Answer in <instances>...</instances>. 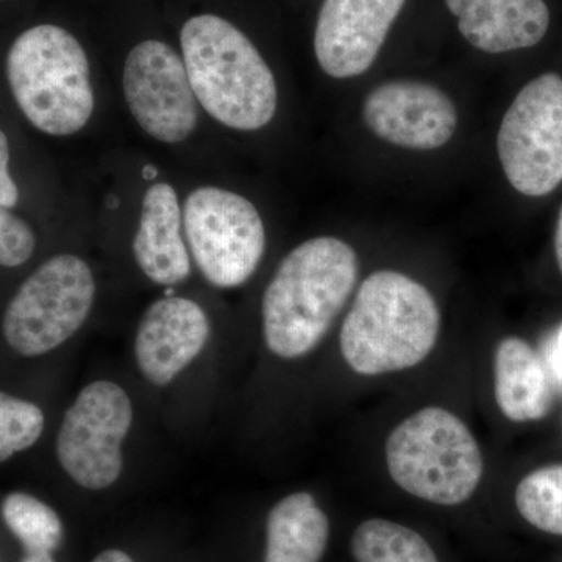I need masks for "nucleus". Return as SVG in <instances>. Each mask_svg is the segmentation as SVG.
I'll use <instances>...</instances> for the list:
<instances>
[{
	"label": "nucleus",
	"instance_id": "obj_2",
	"mask_svg": "<svg viewBox=\"0 0 562 562\" xmlns=\"http://www.w3.org/2000/svg\"><path fill=\"white\" fill-rule=\"evenodd\" d=\"M441 313L431 292L395 271L362 281L341 328L344 360L360 375L420 364L438 342Z\"/></svg>",
	"mask_w": 562,
	"mask_h": 562
},
{
	"label": "nucleus",
	"instance_id": "obj_27",
	"mask_svg": "<svg viewBox=\"0 0 562 562\" xmlns=\"http://www.w3.org/2000/svg\"><path fill=\"white\" fill-rule=\"evenodd\" d=\"M21 562H57L52 552H25Z\"/></svg>",
	"mask_w": 562,
	"mask_h": 562
},
{
	"label": "nucleus",
	"instance_id": "obj_8",
	"mask_svg": "<svg viewBox=\"0 0 562 562\" xmlns=\"http://www.w3.org/2000/svg\"><path fill=\"white\" fill-rule=\"evenodd\" d=\"M498 158L514 190L542 198L562 181V79L547 72L525 85L501 124Z\"/></svg>",
	"mask_w": 562,
	"mask_h": 562
},
{
	"label": "nucleus",
	"instance_id": "obj_19",
	"mask_svg": "<svg viewBox=\"0 0 562 562\" xmlns=\"http://www.w3.org/2000/svg\"><path fill=\"white\" fill-rule=\"evenodd\" d=\"M3 522L25 552H52L63 541L60 516L47 503L27 492H11L2 502Z\"/></svg>",
	"mask_w": 562,
	"mask_h": 562
},
{
	"label": "nucleus",
	"instance_id": "obj_17",
	"mask_svg": "<svg viewBox=\"0 0 562 562\" xmlns=\"http://www.w3.org/2000/svg\"><path fill=\"white\" fill-rule=\"evenodd\" d=\"M330 524L310 492H295L277 503L266 524L265 562H321Z\"/></svg>",
	"mask_w": 562,
	"mask_h": 562
},
{
	"label": "nucleus",
	"instance_id": "obj_4",
	"mask_svg": "<svg viewBox=\"0 0 562 562\" xmlns=\"http://www.w3.org/2000/svg\"><path fill=\"white\" fill-rule=\"evenodd\" d=\"M7 79L24 116L47 135H74L91 120L94 90L87 52L58 25H36L14 40Z\"/></svg>",
	"mask_w": 562,
	"mask_h": 562
},
{
	"label": "nucleus",
	"instance_id": "obj_11",
	"mask_svg": "<svg viewBox=\"0 0 562 562\" xmlns=\"http://www.w3.org/2000/svg\"><path fill=\"white\" fill-rule=\"evenodd\" d=\"M366 125L379 138L414 150H435L452 139L457 106L439 88L394 80L373 88L362 105Z\"/></svg>",
	"mask_w": 562,
	"mask_h": 562
},
{
	"label": "nucleus",
	"instance_id": "obj_18",
	"mask_svg": "<svg viewBox=\"0 0 562 562\" xmlns=\"http://www.w3.org/2000/svg\"><path fill=\"white\" fill-rule=\"evenodd\" d=\"M350 550L357 562H439L424 536L384 519L358 525L351 535Z\"/></svg>",
	"mask_w": 562,
	"mask_h": 562
},
{
	"label": "nucleus",
	"instance_id": "obj_1",
	"mask_svg": "<svg viewBox=\"0 0 562 562\" xmlns=\"http://www.w3.org/2000/svg\"><path fill=\"white\" fill-rule=\"evenodd\" d=\"M358 258L333 236L308 239L281 261L262 297L266 346L283 360L316 349L349 301Z\"/></svg>",
	"mask_w": 562,
	"mask_h": 562
},
{
	"label": "nucleus",
	"instance_id": "obj_20",
	"mask_svg": "<svg viewBox=\"0 0 562 562\" xmlns=\"http://www.w3.org/2000/svg\"><path fill=\"white\" fill-rule=\"evenodd\" d=\"M516 506L532 527L562 536V464L528 473L517 486Z\"/></svg>",
	"mask_w": 562,
	"mask_h": 562
},
{
	"label": "nucleus",
	"instance_id": "obj_23",
	"mask_svg": "<svg viewBox=\"0 0 562 562\" xmlns=\"http://www.w3.org/2000/svg\"><path fill=\"white\" fill-rule=\"evenodd\" d=\"M10 146L5 133L0 131V205L14 209L20 202V191L10 176Z\"/></svg>",
	"mask_w": 562,
	"mask_h": 562
},
{
	"label": "nucleus",
	"instance_id": "obj_14",
	"mask_svg": "<svg viewBox=\"0 0 562 562\" xmlns=\"http://www.w3.org/2000/svg\"><path fill=\"white\" fill-rule=\"evenodd\" d=\"M446 5L464 40L486 54L528 49L550 27L543 0H446Z\"/></svg>",
	"mask_w": 562,
	"mask_h": 562
},
{
	"label": "nucleus",
	"instance_id": "obj_28",
	"mask_svg": "<svg viewBox=\"0 0 562 562\" xmlns=\"http://www.w3.org/2000/svg\"><path fill=\"white\" fill-rule=\"evenodd\" d=\"M158 176V169L155 168V166L146 165L143 168V177L144 180H154L157 179Z\"/></svg>",
	"mask_w": 562,
	"mask_h": 562
},
{
	"label": "nucleus",
	"instance_id": "obj_25",
	"mask_svg": "<svg viewBox=\"0 0 562 562\" xmlns=\"http://www.w3.org/2000/svg\"><path fill=\"white\" fill-rule=\"evenodd\" d=\"M92 562H135L128 557L127 553L121 552V550H105L101 554L94 558Z\"/></svg>",
	"mask_w": 562,
	"mask_h": 562
},
{
	"label": "nucleus",
	"instance_id": "obj_21",
	"mask_svg": "<svg viewBox=\"0 0 562 562\" xmlns=\"http://www.w3.org/2000/svg\"><path fill=\"white\" fill-rule=\"evenodd\" d=\"M46 417L36 403L0 391V464L40 441Z\"/></svg>",
	"mask_w": 562,
	"mask_h": 562
},
{
	"label": "nucleus",
	"instance_id": "obj_3",
	"mask_svg": "<svg viewBox=\"0 0 562 562\" xmlns=\"http://www.w3.org/2000/svg\"><path fill=\"white\" fill-rule=\"evenodd\" d=\"M180 41L192 91L211 117L243 132L273 120L279 94L272 70L238 27L201 14L184 22Z\"/></svg>",
	"mask_w": 562,
	"mask_h": 562
},
{
	"label": "nucleus",
	"instance_id": "obj_12",
	"mask_svg": "<svg viewBox=\"0 0 562 562\" xmlns=\"http://www.w3.org/2000/svg\"><path fill=\"white\" fill-rule=\"evenodd\" d=\"M406 0H324L314 54L333 79L358 77L371 68Z\"/></svg>",
	"mask_w": 562,
	"mask_h": 562
},
{
	"label": "nucleus",
	"instance_id": "obj_13",
	"mask_svg": "<svg viewBox=\"0 0 562 562\" xmlns=\"http://www.w3.org/2000/svg\"><path fill=\"white\" fill-rule=\"evenodd\" d=\"M210 333L209 316L190 299L172 295L151 303L135 338L144 379L155 386L173 382L201 355Z\"/></svg>",
	"mask_w": 562,
	"mask_h": 562
},
{
	"label": "nucleus",
	"instance_id": "obj_6",
	"mask_svg": "<svg viewBox=\"0 0 562 562\" xmlns=\"http://www.w3.org/2000/svg\"><path fill=\"white\" fill-rule=\"evenodd\" d=\"M95 280L76 255L52 257L21 284L3 314V339L14 353L38 358L69 341L92 308Z\"/></svg>",
	"mask_w": 562,
	"mask_h": 562
},
{
	"label": "nucleus",
	"instance_id": "obj_24",
	"mask_svg": "<svg viewBox=\"0 0 562 562\" xmlns=\"http://www.w3.org/2000/svg\"><path fill=\"white\" fill-rule=\"evenodd\" d=\"M550 364L549 368L558 372V379L562 380V324L558 328L557 335L550 347Z\"/></svg>",
	"mask_w": 562,
	"mask_h": 562
},
{
	"label": "nucleus",
	"instance_id": "obj_15",
	"mask_svg": "<svg viewBox=\"0 0 562 562\" xmlns=\"http://www.w3.org/2000/svg\"><path fill=\"white\" fill-rule=\"evenodd\" d=\"M181 220L179 198L171 184H151L144 194L133 255L140 271L162 286H176L191 273Z\"/></svg>",
	"mask_w": 562,
	"mask_h": 562
},
{
	"label": "nucleus",
	"instance_id": "obj_22",
	"mask_svg": "<svg viewBox=\"0 0 562 562\" xmlns=\"http://www.w3.org/2000/svg\"><path fill=\"white\" fill-rule=\"evenodd\" d=\"M36 236L31 225L0 205V266L20 268L31 260Z\"/></svg>",
	"mask_w": 562,
	"mask_h": 562
},
{
	"label": "nucleus",
	"instance_id": "obj_29",
	"mask_svg": "<svg viewBox=\"0 0 562 562\" xmlns=\"http://www.w3.org/2000/svg\"><path fill=\"white\" fill-rule=\"evenodd\" d=\"M106 205H109L111 210H114L120 206V201H117V198H114V195H110V198L106 199Z\"/></svg>",
	"mask_w": 562,
	"mask_h": 562
},
{
	"label": "nucleus",
	"instance_id": "obj_10",
	"mask_svg": "<svg viewBox=\"0 0 562 562\" xmlns=\"http://www.w3.org/2000/svg\"><path fill=\"white\" fill-rule=\"evenodd\" d=\"M125 101L151 138L179 144L198 127V99L184 63L161 41H143L124 65Z\"/></svg>",
	"mask_w": 562,
	"mask_h": 562
},
{
	"label": "nucleus",
	"instance_id": "obj_5",
	"mask_svg": "<svg viewBox=\"0 0 562 562\" xmlns=\"http://www.w3.org/2000/svg\"><path fill=\"white\" fill-rule=\"evenodd\" d=\"M386 464L401 490L435 505L468 502L482 482V450L468 425L430 406L406 417L386 441Z\"/></svg>",
	"mask_w": 562,
	"mask_h": 562
},
{
	"label": "nucleus",
	"instance_id": "obj_9",
	"mask_svg": "<svg viewBox=\"0 0 562 562\" xmlns=\"http://www.w3.org/2000/svg\"><path fill=\"white\" fill-rule=\"evenodd\" d=\"M132 422V401L120 384H88L65 413L58 430L57 458L63 471L85 490L113 486L124 468L122 443Z\"/></svg>",
	"mask_w": 562,
	"mask_h": 562
},
{
	"label": "nucleus",
	"instance_id": "obj_7",
	"mask_svg": "<svg viewBox=\"0 0 562 562\" xmlns=\"http://www.w3.org/2000/svg\"><path fill=\"white\" fill-rule=\"evenodd\" d=\"M183 228L195 265L216 288L241 286L265 255L260 213L236 192L214 187L192 191L184 202Z\"/></svg>",
	"mask_w": 562,
	"mask_h": 562
},
{
	"label": "nucleus",
	"instance_id": "obj_16",
	"mask_svg": "<svg viewBox=\"0 0 562 562\" xmlns=\"http://www.w3.org/2000/svg\"><path fill=\"white\" fill-rule=\"evenodd\" d=\"M495 401L503 416L513 422L541 420L554 402L549 364L530 344L508 336L494 357Z\"/></svg>",
	"mask_w": 562,
	"mask_h": 562
},
{
	"label": "nucleus",
	"instance_id": "obj_26",
	"mask_svg": "<svg viewBox=\"0 0 562 562\" xmlns=\"http://www.w3.org/2000/svg\"><path fill=\"white\" fill-rule=\"evenodd\" d=\"M554 254H557L558 266L562 272V206L558 217L557 233H554Z\"/></svg>",
	"mask_w": 562,
	"mask_h": 562
}]
</instances>
